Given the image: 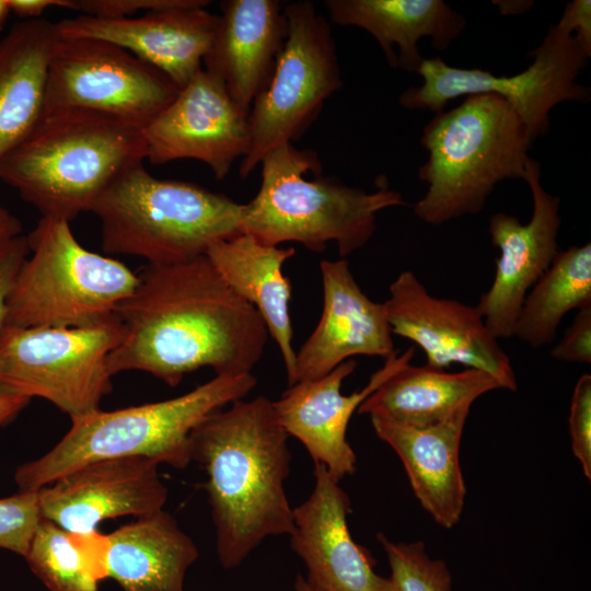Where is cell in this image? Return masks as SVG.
Masks as SVG:
<instances>
[{"mask_svg": "<svg viewBox=\"0 0 591 591\" xmlns=\"http://www.w3.org/2000/svg\"><path fill=\"white\" fill-rule=\"evenodd\" d=\"M283 7L277 0H227L202 65L224 83L245 112L268 81L287 35Z\"/></svg>", "mask_w": 591, "mask_h": 591, "instance_id": "obj_21", "label": "cell"}, {"mask_svg": "<svg viewBox=\"0 0 591 591\" xmlns=\"http://www.w3.org/2000/svg\"><path fill=\"white\" fill-rule=\"evenodd\" d=\"M465 407L427 427H413L370 417L376 436L398 455L422 508L443 528L460 521L466 488L460 444L470 413Z\"/></svg>", "mask_w": 591, "mask_h": 591, "instance_id": "obj_22", "label": "cell"}, {"mask_svg": "<svg viewBox=\"0 0 591 591\" xmlns=\"http://www.w3.org/2000/svg\"><path fill=\"white\" fill-rule=\"evenodd\" d=\"M315 485L309 498L293 508L291 547L308 568L306 583L315 591H390L368 551L349 532L351 503L327 471L314 463Z\"/></svg>", "mask_w": 591, "mask_h": 591, "instance_id": "obj_20", "label": "cell"}, {"mask_svg": "<svg viewBox=\"0 0 591 591\" xmlns=\"http://www.w3.org/2000/svg\"><path fill=\"white\" fill-rule=\"evenodd\" d=\"M28 402L26 397L0 392V427L12 421Z\"/></svg>", "mask_w": 591, "mask_h": 591, "instance_id": "obj_38", "label": "cell"}, {"mask_svg": "<svg viewBox=\"0 0 591 591\" xmlns=\"http://www.w3.org/2000/svg\"><path fill=\"white\" fill-rule=\"evenodd\" d=\"M26 239L32 255L19 269L3 326L92 325L113 315L138 282L121 262L84 248L67 220L42 217Z\"/></svg>", "mask_w": 591, "mask_h": 591, "instance_id": "obj_8", "label": "cell"}, {"mask_svg": "<svg viewBox=\"0 0 591 591\" xmlns=\"http://www.w3.org/2000/svg\"><path fill=\"white\" fill-rule=\"evenodd\" d=\"M106 551V534L68 532L42 518L24 558L50 591H97Z\"/></svg>", "mask_w": 591, "mask_h": 591, "instance_id": "obj_29", "label": "cell"}, {"mask_svg": "<svg viewBox=\"0 0 591 591\" xmlns=\"http://www.w3.org/2000/svg\"><path fill=\"white\" fill-rule=\"evenodd\" d=\"M28 252L27 239L23 234L0 247V329L4 325L10 292Z\"/></svg>", "mask_w": 591, "mask_h": 591, "instance_id": "obj_35", "label": "cell"}, {"mask_svg": "<svg viewBox=\"0 0 591 591\" xmlns=\"http://www.w3.org/2000/svg\"><path fill=\"white\" fill-rule=\"evenodd\" d=\"M40 519L38 490L0 498V548L25 557Z\"/></svg>", "mask_w": 591, "mask_h": 591, "instance_id": "obj_31", "label": "cell"}, {"mask_svg": "<svg viewBox=\"0 0 591 591\" xmlns=\"http://www.w3.org/2000/svg\"><path fill=\"white\" fill-rule=\"evenodd\" d=\"M209 1L177 4L131 18L80 14L56 23L65 38H94L117 45L170 78L179 89L201 68L218 26Z\"/></svg>", "mask_w": 591, "mask_h": 591, "instance_id": "obj_16", "label": "cell"}, {"mask_svg": "<svg viewBox=\"0 0 591 591\" xmlns=\"http://www.w3.org/2000/svg\"><path fill=\"white\" fill-rule=\"evenodd\" d=\"M376 537L391 568L390 591H451L452 578L447 564L430 558L422 542L395 543L383 533Z\"/></svg>", "mask_w": 591, "mask_h": 591, "instance_id": "obj_30", "label": "cell"}, {"mask_svg": "<svg viewBox=\"0 0 591 591\" xmlns=\"http://www.w3.org/2000/svg\"><path fill=\"white\" fill-rule=\"evenodd\" d=\"M420 142L428 159L418 176L428 188L414 212L424 222L440 225L480 212L500 182L523 179L533 140L505 100L473 94L437 113Z\"/></svg>", "mask_w": 591, "mask_h": 591, "instance_id": "obj_6", "label": "cell"}, {"mask_svg": "<svg viewBox=\"0 0 591 591\" xmlns=\"http://www.w3.org/2000/svg\"><path fill=\"white\" fill-rule=\"evenodd\" d=\"M496 389H499L497 381L480 370L447 372L408 362L381 383L361 403L358 413L407 426L427 427L462 408H471L476 398Z\"/></svg>", "mask_w": 591, "mask_h": 591, "instance_id": "obj_27", "label": "cell"}, {"mask_svg": "<svg viewBox=\"0 0 591 591\" xmlns=\"http://www.w3.org/2000/svg\"><path fill=\"white\" fill-rule=\"evenodd\" d=\"M414 355V347L402 354L396 350L362 390L350 395L341 393V385L357 367L354 359L322 378L294 383L274 402L281 426L288 436L302 442L314 463L325 465L339 482L356 471V454L346 439L352 414L381 383L410 362Z\"/></svg>", "mask_w": 591, "mask_h": 591, "instance_id": "obj_18", "label": "cell"}, {"mask_svg": "<svg viewBox=\"0 0 591 591\" xmlns=\"http://www.w3.org/2000/svg\"><path fill=\"white\" fill-rule=\"evenodd\" d=\"M551 355L563 361L591 363V306L578 310L572 324Z\"/></svg>", "mask_w": 591, "mask_h": 591, "instance_id": "obj_34", "label": "cell"}, {"mask_svg": "<svg viewBox=\"0 0 591 591\" xmlns=\"http://www.w3.org/2000/svg\"><path fill=\"white\" fill-rule=\"evenodd\" d=\"M181 0H60V7L97 18H131L136 13L169 8Z\"/></svg>", "mask_w": 591, "mask_h": 591, "instance_id": "obj_33", "label": "cell"}, {"mask_svg": "<svg viewBox=\"0 0 591 591\" xmlns=\"http://www.w3.org/2000/svg\"><path fill=\"white\" fill-rule=\"evenodd\" d=\"M146 159L142 129L84 109L46 113L0 165V178L39 210L71 221Z\"/></svg>", "mask_w": 591, "mask_h": 591, "instance_id": "obj_3", "label": "cell"}, {"mask_svg": "<svg viewBox=\"0 0 591 591\" xmlns=\"http://www.w3.org/2000/svg\"><path fill=\"white\" fill-rule=\"evenodd\" d=\"M10 8L8 5L7 0H0V30L5 24V21L10 14Z\"/></svg>", "mask_w": 591, "mask_h": 591, "instance_id": "obj_40", "label": "cell"}, {"mask_svg": "<svg viewBox=\"0 0 591 591\" xmlns=\"http://www.w3.org/2000/svg\"><path fill=\"white\" fill-rule=\"evenodd\" d=\"M571 448L591 479V375L583 374L576 383L568 418Z\"/></svg>", "mask_w": 591, "mask_h": 591, "instance_id": "obj_32", "label": "cell"}, {"mask_svg": "<svg viewBox=\"0 0 591 591\" xmlns=\"http://www.w3.org/2000/svg\"><path fill=\"white\" fill-rule=\"evenodd\" d=\"M10 11L24 20H35L50 7H60V0H7Z\"/></svg>", "mask_w": 591, "mask_h": 591, "instance_id": "obj_37", "label": "cell"}, {"mask_svg": "<svg viewBox=\"0 0 591 591\" xmlns=\"http://www.w3.org/2000/svg\"><path fill=\"white\" fill-rule=\"evenodd\" d=\"M323 311L296 351L288 386L322 378L354 356L386 359L396 350L384 302L372 301L357 283L346 259L322 260Z\"/></svg>", "mask_w": 591, "mask_h": 591, "instance_id": "obj_19", "label": "cell"}, {"mask_svg": "<svg viewBox=\"0 0 591 591\" xmlns=\"http://www.w3.org/2000/svg\"><path fill=\"white\" fill-rule=\"evenodd\" d=\"M591 306V244L559 251L526 294L513 336L533 348L555 340L563 317Z\"/></svg>", "mask_w": 591, "mask_h": 591, "instance_id": "obj_28", "label": "cell"}, {"mask_svg": "<svg viewBox=\"0 0 591 591\" xmlns=\"http://www.w3.org/2000/svg\"><path fill=\"white\" fill-rule=\"evenodd\" d=\"M159 463L119 457L82 465L38 490L42 518L72 533H90L106 520L163 510L167 488Z\"/></svg>", "mask_w": 591, "mask_h": 591, "instance_id": "obj_17", "label": "cell"}, {"mask_svg": "<svg viewBox=\"0 0 591 591\" xmlns=\"http://www.w3.org/2000/svg\"><path fill=\"white\" fill-rule=\"evenodd\" d=\"M137 276L115 310L125 334L107 357L112 376L139 370L176 386L204 367L216 375L252 373L269 336L266 325L206 255L147 263Z\"/></svg>", "mask_w": 591, "mask_h": 591, "instance_id": "obj_1", "label": "cell"}, {"mask_svg": "<svg viewBox=\"0 0 591 591\" xmlns=\"http://www.w3.org/2000/svg\"><path fill=\"white\" fill-rule=\"evenodd\" d=\"M125 329L114 313L82 327L0 329V392L40 397L76 418L100 409L112 391L107 357Z\"/></svg>", "mask_w": 591, "mask_h": 591, "instance_id": "obj_9", "label": "cell"}, {"mask_svg": "<svg viewBox=\"0 0 591 591\" xmlns=\"http://www.w3.org/2000/svg\"><path fill=\"white\" fill-rule=\"evenodd\" d=\"M294 589L296 591H315L306 583L305 579L300 575L298 576L294 583Z\"/></svg>", "mask_w": 591, "mask_h": 591, "instance_id": "obj_41", "label": "cell"}, {"mask_svg": "<svg viewBox=\"0 0 591 591\" xmlns=\"http://www.w3.org/2000/svg\"><path fill=\"white\" fill-rule=\"evenodd\" d=\"M557 25L568 31L581 47L591 55L590 0H575L568 3Z\"/></svg>", "mask_w": 591, "mask_h": 591, "instance_id": "obj_36", "label": "cell"}, {"mask_svg": "<svg viewBox=\"0 0 591 591\" xmlns=\"http://www.w3.org/2000/svg\"><path fill=\"white\" fill-rule=\"evenodd\" d=\"M178 91L164 73L117 45L59 35L49 63L45 114L84 109L143 129Z\"/></svg>", "mask_w": 591, "mask_h": 591, "instance_id": "obj_12", "label": "cell"}, {"mask_svg": "<svg viewBox=\"0 0 591 591\" xmlns=\"http://www.w3.org/2000/svg\"><path fill=\"white\" fill-rule=\"evenodd\" d=\"M332 23L370 33L392 68L417 72L424 58L418 42L447 50L465 27V18L442 0H326Z\"/></svg>", "mask_w": 591, "mask_h": 591, "instance_id": "obj_23", "label": "cell"}, {"mask_svg": "<svg viewBox=\"0 0 591 591\" xmlns=\"http://www.w3.org/2000/svg\"><path fill=\"white\" fill-rule=\"evenodd\" d=\"M389 290L384 303L392 333L418 345L426 364L445 370L459 363L490 374L499 389L517 390L511 360L476 306L433 297L410 270L402 271Z\"/></svg>", "mask_w": 591, "mask_h": 591, "instance_id": "obj_13", "label": "cell"}, {"mask_svg": "<svg viewBox=\"0 0 591 591\" xmlns=\"http://www.w3.org/2000/svg\"><path fill=\"white\" fill-rule=\"evenodd\" d=\"M531 65L514 76H495L482 69L452 67L440 57L422 60L417 73L422 83L399 96L408 109L440 113L460 96L495 94L505 100L525 125L534 141L549 130V113L559 103H586L590 91L576 80L587 66L588 54L565 28L552 25L533 49Z\"/></svg>", "mask_w": 591, "mask_h": 591, "instance_id": "obj_11", "label": "cell"}, {"mask_svg": "<svg viewBox=\"0 0 591 591\" xmlns=\"http://www.w3.org/2000/svg\"><path fill=\"white\" fill-rule=\"evenodd\" d=\"M259 165V189L245 204L242 233L267 245L297 242L321 253L335 242L345 257L371 240L381 210L405 205L386 185L366 192L321 177L316 152L292 143L274 149Z\"/></svg>", "mask_w": 591, "mask_h": 591, "instance_id": "obj_5", "label": "cell"}, {"mask_svg": "<svg viewBox=\"0 0 591 591\" xmlns=\"http://www.w3.org/2000/svg\"><path fill=\"white\" fill-rule=\"evenodd\" d=\"M59 33L44 19L15 23L0 40V165L45 115L49 63Z\"/></svg>", "mask_w": 591, "mask_h": 591, "instance_id": "obj_24", "label": "cell"}, {"mask_svg": "<svg viewBox=\"0 0 591 591\" xmlns=\"http://www.w3.org/2000/svg\"><path fill=\"white\" fill-rule=\"evenodd\" d=\"M294 253L292 246L267 245L246 233L218 241L206 252L223 280L263 318L279 348L288 383L294 371L296 350L289 309L291 282L282 266Z\"/></svg>", "mask_w": 591, "mask_h": 591, "instance_id": "obj_25", "label": "cell"}, {"mask_svg": "<svg viewBox=\"0 0 591 591\" xmlns=\"http://www.w3.org/2000/svg\"><path fill=\"white\" fill-rule=\"evenodd\" d=\"M142 132L150 163L194 159L208 165L218 181L250 147L248 113L204 67Z\"/></svg>", "mask_w": 591, "mask_h": 591, "instance_id": "obj_14", "label": "cell"}, {"mask_svg": "<svg viewBox=\"0 0 591 591\" xmlns=\"http://www.w3.org/2000/svg\"><path fill=\"white\" fill-rule=\"evenodd\" d=\"M287 35L273 72L250 113L245 179L274 149L300 139L324 102L343 86L331 24L309 0L285 4Z\"/></svg>", "mask_w": 591, "mask_h": 591, "instance_id": "obj_10", "label": "cell"}, {"mask_svg": "<svg viewBox=\"0 0 591 591\" xmlns=\"http://www.w3.org/2000/svg\"><path fill=\"white\" fill-rule=\"evenodd\" d=\"M21 221L9 210L0 207V247L15 236L22 234Z\"/></svg>", "mask_w": 591, "mask_h": 591, "instance_id": "obj_39", "label": "cell"}, {"mask_svg": "<svg viewBox=\"0 0 591 591\" xmlns=\"http://www.w3.org/2000/svg\"><path fill=\"white\" fill-rule=\"evenodd\" d=\"M288 437L274 402L263 395L211 413L190 433L192 461L207 476L217 555L225 569L239 566L265 538L293 530L285 490Z\"/></svg>", "mask_w": 591, "mask_h": 591, "instance_id": "obj_2", "label": "cell"}, {"mask_svg": "<svg viewBox=\"0 0 591 591\" xmlns=\"http://www.w3.org/2000/svg\"><path fill=\"white\" fill-rule=\"evenodd\" d=\"M523 179L529 185L533 211L528 223L496 212L488 232L499 250L494 281L476 305L488 331L499 340L513 336L523 301L559 252L560 199L545 190L537 161L529 159Z\"/></svg>", "mask_w": 591, "mask_h": 591, "instance_id": "obj_15", "label": "cell"}, {"mask_svg": "<svg viewBox=\"0 0 591 591\" xmlns=\"http://www.w3.org/2000/svg\"><path fill=\"white\" fill-rule=\"evenodd\" d=\"M256 383L252 373L219 374L174 398L72 418L50 451L18 466V489L37 491L82 465L107 459L146 457L185 468L192 462L193 429L211 413L244 398Z\"/></svg>", "mask_w": 591, "mask_h": 591, "instance_id": "obj_4", "label": "cell"}, {"mask_svg": "<svg viewBox=\"0 0 591 591\" xmlns=\"http://www.w3.org/2000/svg\"><path fill=\"white\" fill-rule=\"evenodd\" d=\"M106 537V578L124 591H184L198 549L169 512L137 518Z\"/></svg>", "mask_w": 591, "mask_h": 591, "instance_id": "obj_26", "label": "cell"}, {"mask_svg": "<svg viewBox=\"0 0 591 591\" xmlns=\"http://www.w3.org/2000/svg\"><path fill=\"white\" fill-rule=\"evenodd\" d=\"M91 212L100 220L105 253L169 265L241 234L245 204L189 182L154 177L141 163L121 174Z\"/></svg>", "mask_w": 591, "mask_h": 591, "instance_id": "obj_7", "label": "cell"}, {"mask_svg": "<svg viewBox=\"0 0 591 591\" xmlns=\"http://www.w3.org/2000/svg\"><path fill=\"white\" fill-rule=\"evenodd\" d=\"M495 3H498V7H499V8H508V7H515V3H517V2H515V1H513V2H511V1L507 2V1H506L505 3H507V4H502L500 1H498V2H495ZM525 4H526V2L523 1L521 4L518 5V7L520 8V10H519V9H514V10H512V13H518V12H521V11H523V10H526V5H525Z\"/></svg>", "mask_w": 591, "mask_h": 591, "instance_id": "obj_42", "label": "cell"}]
</instances>
